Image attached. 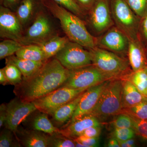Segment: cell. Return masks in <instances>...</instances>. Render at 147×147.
Instances as JSON below:
<instances>
[{
	"label": "cell",
	"instance_id": "1",
	"mask_svg": "<svg viewBox=\"0 0 147 147\" xmlns=\"http://www.w3.org/2000/svg\"><path fill=\"white\" fill-rule=\"evenodd\" d=\"M68 74V69L56 58L49 59L32 76L15 86L13 92L23 101H34L61 87Z\"/></svg>",
	"mask_w": 147,
	"mask_h": 147
},
{
	"label": "cell",
	"instance_id": "2",
	"mask_svg": "<svg viewBox=\"0 0 147 147\" xmlns=\"http://www.w3.org/2000/svg\"><path fill=\"white\" fill-rule=\"evenodd\" d=\"M44 7L59 21L61 28L70 41L89 49L96 47V38L88 31L80 17L53 0H41Z\"/></svg>",
	"mask_w": 147,
	"mask_h": 147
},
{
	"label": "cell",
	"instance_id": "3",
	"mask_svg": "<svg viewBox=\"0 0 147 147\" xmlns=\"http://www.w3.org/2000/svg\"><path fill=\"white\" fill-rule=\"evenodd\" d=\"M123 84L121 78L110 80L102 91L97 104L89 114L96 117L122 113Z\"/></svg>",
	"mask_w": 147,
	"mask_h": 147
},
{
	"label": "cell",
	"instance_id": "4",
	"mask_svg": "<svg viewBox=\"0 0 147 147\" xmlns=\"http://www.w3.org/2000/svg\"><path fill=\"white\" fill-rule=\"evenodd\" d=\"M47 11L42 6L32 24L24 31L19 41L22 45H39L59 34Z\"/></svg>",
	"mask_w": 147,
	"mask_h": 147
},
{
	"label": "cell",
	"instance_id": "5",
	"mask_svg": "<svg viewBox=\"0 0 147 147\" xmlns=\"http://www.w3.org/2000/svg\"><path fill=\"white\" fill-rule=\"evenodd\" d=\"M90 50L92 64L100 71L115 78H121L129 74V63L125 59L99 47Z\"/></svg>",
	"mask_w": 147,
	"mask_h": 147
},
{
	"label": "cell",
	"instance_id": "6",
	"mask_svg": "<svg viewBox=\"0 0 147 147\" xmlns=\"http://www.w3.org/2000/svg\"><path fill=\"white\" fill-rule=\"evenodd\" d=\"M114 79L116 78L104 73L92 64L81 68L69 70L67 79L61 87L88 89L102 82Z\"/></svg>",
	"mask_w": 147,
	"mask_h": 147
},
{
	"label": "cell",
	"instance_id": "7",
	"mask_svg": "<svg viewBox=\"0 0 147 147\" xmlns=\"http://www.w3.org/2000/svg\"><path fill=\"white\" fill-rule=\"evenodd\" d=\"M110 2L112 17L117 28L126 35L129 40L138 38L139 17L125 0H110Z\"/></svg>",
	"mask_w": 147,
	"mask_h": 147
},
{
	"label": "cell",
	"instance_id": "8",
	"mask_svg": "<svg viewBox=\"0 0 147 147\" xmlns=\"http://www.w3.org/2000/svg\"><path fill=\"white\" fill-rule=\"evenodd\" d=\"M84 47L69 40L54 57L68 70L91 65V53L90 50L88 51Z\"/></svg>",
	"mask_w": 147,
	"mask_h": 147
},
{
	"label": "cell",
	"instance_id": "9",
	"mask_svg": "<svg viewBox=\"0 0 147 147\" xmlns=\"http://www.w3.org/2000/svg\"><path fill=\"white\" fill-rule=\"evenodd\" d=\"M87 90L61 87L33 102L38 110L51 115L55 110L74 100Z\"/></svg>",
	"mask_w": 147,
	"mask_h": 147
},
{
	"label": "cell",
	"instance_id": "10",
	"mask_svg": "<svg viewBox=\"0 0 147 147\" xmlns=\"http://www.w3.org/2000/svg\"><path fill=\"white\" fill-rule=\"evenodd\" d=\"M37 110L33 101H23L17 97L12 99L7 105V115L5 126L16 134L21 123Z\"/></svg>",
	"mask_w": 147,
	"mask_h": 147
},
{
	"label": "cell",
	"instance_id": "11",
	"mask_svg": "<svg viewBox=\"0 0 147 147\" xmlns=\"http://www.w3.org/2000/svg\"><path fill=\"white\" fill-rule=\"evenodd\" d=\"M24 29L16 13L10 9L0 6V36L3 39L19 41Z\"/></svg>",
	"mask_w": 147,
	"mask_h": 147
},
{
	"label": "cell",
	"instance_id": "12",
	"mask_svg": "<svg viewBox=\"0 0 147 147\" xmlns=\"http://www.w3.org/2000/svg\"><path fill=\"white\" fill-rule=\"evenodd\" d=\"M89 11L90 23L96 32H103L113 26L110 0H96Z\"/></svg>",
	"mask_w": 147,
	"mask_h": 147
},
{
	"label": "cell",
	"instance_id": "13",
	"mask_svg": "<svg viewBox=\"0 0 147 147\" xmlns=\"http://www.w3.org/2000/svg\"><path fill=\"white\" fill-rule=\"evenodd\" d=\"M129 43L128 37L117 27L108 29L100 38H96V47L119 54L127 52Z\"/></svg>",
	"mask_w": 147,
	"mask_h": 147
},
{
	"label": "cell",
	"instance_id": "14",
	"mask_svg": "<svg viewBox=\"0 0 147 147\" xmlns=\"http://www.w3.org/2000/svg\"><path fill=\"white\" fill-rule=\"evenodd\" d=\"M110 81H106L91 87L83 93L70 121L91 113L97 104L102 91Z\"/></svg>",
	"mask_w": 147,
	"mask_h": 147
},
{
	"label": "cell",
	"instance_id": "15",
	"mask_svg": "<svg viewBox=\"0 0 147 147\" xmlns=\"http://www.w3.org/2000/svg\"><path fill=\"white\" fill-rule=\"evenodd\" d=\"M70 122L66 127L60 129V133L73 139L81 136L84 130L90 127L100 126L97 117L91 114L81 116Z\"/></svg>",
	"mask_w": 147,
	"mask_h": 147
},
{
	"label": "cell",
	"instance_id": "16",
	"mask_svg": "<svg viewBox=\"0 0 147 147\" xmlns=\"http://www.w3.org/2000/svg\"><path fill=\"white\" fill-rule=\"evenodd\" d=\"M42 6L41 0H21L14 12L24 30L32 24Z\"/></svg>",
	"mask_w": 147,
	"mask_h": 147
},
{
	"label": "cell",
	"instance_id": "17",
	"mask_svg": "<svg viewBox=\"0 0 147 147\" xmlns=\"http://www.w3.org/2000/svg\"><path fill=\"white\" fill-rule=\"evenodd\" d=\"M127 55L129 65L132 71L147 67V59L144 48L138 38L129 39Z\"/></svg>",
	"mask_w": 147,
	"mask_h": 147
},
{
	"label": "cell",
	"instance_id": "18",
	"mask_svg": "<svg viewBox=\"0 0 147 147\" xmlns=\"http://www.w3.org/2000/svg\"><path fill=\"white\" fill-rule=\"evenodd\" d=\"M16 137L24 147H48L49 135L42 131L31 129L23 130L19 132L18 137Z\"/></svg>",
	"mask_w": 147,
	"mask_h": 147
},
{
	"label": "cell",
	"instance_id": "19",
	"mask_svg": "<svg viewBox=\"0 0 147 147\" xmlns=\"http://www.w3.org/2000/svg\"><path fill=\"white\" fill-rule=\"evenodd\" d=\"M5 64H12L16 66L21 71L23 79H27L32 76L38 71L45 62H37L25 59L12 55L5 58Z\"/></svg>",
	"mask_w": 147,
	"mask_h": 147
},
{
	"label": "cell",
	"instance_id": "20",
	"mask_svg": "<svg viewBox=\"0 0 147 147\" xmlns=\"http://www.w3.org/2000/svg\"><path fill=\"white\" fill-rule=\"evenodd\" d=\"M121 79L123 84V109L133 107L147 98V97L142 94L128 79L124 78Z\"/></svg>",
	"mask_w": 147,
	"mask_h": 147
},
{
	"label": "cell",
	"instance_id": "21",
	"mask_svg": "<svg viewBox=\"0 0 147 147\" xmlns=\"http://www.w3.org/2000/svg\"><path fill=\"white\" fill-rule=\"evenodd\" d=\"M31 114L32 119L29 121V127L31 129L37 130L49 135L60 133V129L54 126L48 118L47 114L38 110V112Z\"/></svg>",
	"mask_w": 147,
	"mask_h": 147
},
{
	"label": "cell",
	"instance_id": "22",
	"mask_svg": "<svg viewBox=\"0 0 147 147\" xmlns=\"http://www.w3.org/2000/svg\"><path fill=\"white\" fill-rule=\"evenodd\" d=\"M84 92L70 102L58 108L50 115L54 122L59 125L63 124L71 119Z\"/></svg>",
	"mask_w": 147,
	"mask_h": 147
},
{
	"label": "cell",
	"instance_id": "23",
	"mask_svg": "<svg viewBox=\"0 0 147 147\" xmlns=\"http://www.w3.org/2000/svg\"><path fill=\"white\" fill-rule=\"evenodd\" d=\"M69 40L66 36H61L58 34L38 45L44 52L47 59H49L55 57Z\"/></svg>",
	"mask_w": 147,
	"mask_h": 147
},
{
	"label": "cell",
	"instance_id": "24",
	"mask_svg": "<svg viewBox=\"0 0 147 147\" xmlns=\"http://www.w3.org/2000/svg\"><path fill=\"white\" fill-rule=\"evenodd\" d=\"M15 55L21 59L34 61L45 62L48 60L40 47L36 44L23 45Z\"/></svg>",
	"mask_w": 147,
	"mask_h": 147
},
{
	"label": "cell",
	"instance_id": "25",
	"mask_svg": "<svg viewBox=\"0 0 147 147\" xmlns=\"http://www.w3.org/2000/svg\"><path fill=\"white\" fill-rule=\"evenodd\" d=\"M122 78L130 81L142 94L147 97V67L138 71H132Z\"/></svg>",
	"mask_w": 147,
	"mask_h": 147
},
{
	"label": "cell",
	"instance_id": "26",
	"mask_svg": "<svg viewBox=\"0 0 147 147\" xmlns=\"http://www.w3.org/2000/svg\"><path fill=\"white\" fill-rule=\"evenodd\" d=\"M23 46L18 41L5 39L0 42V59L2 60L14 55Z\"/></svg>",
	"mask_w": 147,
	"mask_h": 147
},
{
	"label": "cell",
	"instance_id": "27",
	"mask_svg": "<svg viewBox=\"0 0 147 147\" xmlns=\"http://www.w3.org/2000/svg\"><path fill=\"white\" fill-rule=\"evenodd\" d=\"M5 65L2 69L9 84L16 86L21 84L23 80V75L18 67L12 64Z\"/></svg>",
	"mask_w": 147,
	"mask_h": 147
},
{
	"label": "cell",
	"instance_id": "28",
	"mask_svg": "<svg viewBox=\"0 0 147 147\" xmlns=\"http://www.w3.org/2000/svg\"><path fill=\"white\" fill-rule=\"evenodd\" d=\"M48 135V147H75V142L73 139L66 137L61 133H57Z\"/></svg>",
	"mask_w": 147,
	"mask_h": 147
},
{
	"label": "cell",
	"instance_id": "29",
	"mask_svg": "<svg viewBox=\"0 0 147 147\" xmlns=\"http://www.w3.org/2000/svg\"><path fill=\"white\" fill-rule=\"evenodd\" d=\"M121 113L127 114L139 119L147 120V98L133 107L123 109Z\"/></svg>",
	"mask_w": 147,
	"mask_h": 147
},
{
	"label": "cell",
	"instance_id": "30",
	"mask_svg": "<svg viewBox=\"0 0 147 147\" xmlns=\"http://www.w3.org/2000/svg\"><path fill=\"white\" fill-rule=\"evenodd\" d=\"M16 134L10 129L6 128L1 132L0 147H19L20 143Z\"/></svg>",
	"mask_w": 147,
	"mask_h": 147
},
{
	"label": "cell",
	"instance_id": "31",
	"mask_svg": "<svg viewBox=\"0 0 147 147\" xmlns=\"http://www.w3.org/2000/svg\"><path fill=\"white\" fill-rule=\"evenodd\" d=\"M136 15L140 18L147 13V0H125Z\"/></svg>",
	"mask_w": 147,
	"mask_h": 147
},
{
	"label": "cell",
	"instance_id": "32",
	"mask_svg": "<svg viewBox=\"0 0 147 147\" xmlns=\"http://www.w3.org/2000/svg\"><path fill=\"white\" fill-rule=\"evenodd\" d=\"M59 5L80 17L84 15V11L77 4L75 0H53Z\"/></svg>",
	"mask_w": 147,
	"mask_h": 147
},
{
	"label": "cell",
	"instance_id": "33",
	"mask_svg": "<svg viewBox=\"0 0 147 147\" xmlns=\"http://www.w3.org/2000/svg\"><path fill=\"white\" fill-rule=\"evenodd\" d=\"M112 123L115 128H133L132 117L125 113L119 114V116L112 121Z\"/></svg>",
	"mask_w": 147,
	"mask_h": 147
},
{
	"label": "cell",
	"instance_id": "34",
	"mask_svg": "<svg viewBox=\"0 0 147 147\" xmlns=\"http://www.w3.org/2000/svg\"><path fill=\"white\" fill-rule=\"evenodd\" d=\"M131 117L133 122V129L135 133L142 139L147 140V120Z\"/></svg>",
	"mask_w": 147,
	"mask_h": 147
},
{
	"label": "cell",
	"instance_id": "35",
	"mask_svg": "<svg viewBox=\"0 0 147 147\" xmlns=\"http://www.w3.org/2000/svg\"><path fill=\"white\" fill-rule=\"evenodd\" d=\"M135 133L132 128H115L113 134L117 140L125 141L133 138Z\"/></svg>",
	"mask_w": 147,
	"mask_h": 147
},
{
	"label": "cell",
	"instance_id": "36",
	"mask_svg": "<svg viewBox=\"0 0 147 147\" xmlns=\"http://www.w3.org/2000/svg\"><path fill=\"white\" fill-rule=\"evenodd\" d=\"M74 141L81 143L86 146V147H93L98 146L99 144L98 137L96 138H90L84 136H80L76 139Z\"/></svg>",
	"mask_w": 147,
	"mask_h": 147
},
{
	"label": "cell",
	"instance_id": "37",
	"mask_svg": "<svg viewBox=\"0 0 147 147\" xmlns=\"http://www.w3.org/2000/svg\"><path fill=\"white\" fill-rule=\"evenodd\" d=\"M101 130L100 126L90 127L84 130L81 136L90 138H96L100 136Z\"/></svg>",
	"mask_w": 147,
	"mask_h": 147
},
{
	"label": "cell",
	"instance_id": "38",
	"mask_svg": "<svg viewBox=\"0 0 147 147\" xmlns=\"http://www.w3.org/2000/svg\"><path fill=\"white\" fill-rule=\"evenodd\" d=\"M21 0H1V5L15 11Z\"/></svg>",
	"mask_w": 147,
	"mask_h": 147
},
{
	"label": "cell",
	"instance_id": "39",
	"mask_svg": "<svg viewBox=\"0 0 147 147\" xmlns=\"http://www.w3.org/2000/svg\"><path fill=\"white\" fill-rule=\"evenodd\" d=\"M77 4L82 9L83 11H89L96 0H75Z\"/></svg>",
	"mask_w": 147,
	"mask_h": 147
},
{
	"label": "cell",
	"instance_id": "40",
	"mask_svg": "<svg viewBox=\"0 0 147 147\" xmlns=\"http://www.w3.org/2000/svg\"><path fill=\"white\" fill-rule=\"evenodd\" d=\"M7 115V105L3 103L0 106V127L4 125Z\"/></svg>",
	"mask_w": 147,
	"mask_h": 147
},
{
	"label": "cell",
	"instance_id": "41",
	"mask_svg": "<svg viewBox=\"0 0 147 147\" xmlns=\"http://www.w3.org/2000/svg\"><path fill=\"white\" fill-rule=\"evenodd\" d=\"M0 84L3 86H6L9 84L5 74L3 71L2 68L0 69Z\"/></svg>",
	"mask_w": 147,
	"mask_h": 147
},
{
	"label": "cell",
	"instance_id": "42",
	"mask_svg": "<svg viewBox=\"0 0 147 147\" xmlns=\"http://www.w3.org/2000/svg\"><path fill=\"white\" fill-rule=\"evenodd\" d=\"M108 146L109 147H119L118 141L115 137L111 138L108 142Z\"/></svg>",
	"mask_w": 147,
	"mask_h": 147
},
{
	"label": "cell",
	"instance_id": "43",
	"mask_svg": "<svg viewBox=\"0 0 147 147\" xmlns=\"http://www.w3.org/2000/svg\"><path fill=\"white\" fill-rule=\"evenodd\" d=\"M144 17L143 23V33L145 37L147 39V13Z\"/></svg>",
	"mask_w": 147,
	"mask_h": 147
},
{
	"label": "cell",
	"instance_id": "44",
	"mask_svg": "<svg viewBox=\"0 0 147 147\" xmlns=\"http://www.w3.org/2000/svg\"><path fill=\"white\" fill-rule=\"evenodd\" d=\"M125 142L128 145V147H132L135 146V142L134 139H131L125 141Z\"/></svg>",
	"mask_w": 147,
	"mask_h": 147
}]
</instances>
